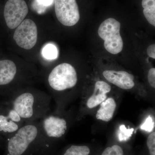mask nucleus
<instances>
[{
  "label": "nucleus",
  "mask_w": 155,
  "mask_h": 155,
  "mask_svg": "<svg viewBox=\"0 0 155 155\" xmlns=\"http://www.w3.org/2000/svg\"><path fill=\"white\" fill-rule=\"evenodd\" d=\"M54 145L44 135L38 120L25 122L4 139L3 155H54Z\"/></svg>",
  "instance_id": "nucleus-1"
},
{
  "label": "nucleus",
  "mask_w": 155,
  "mask_h": 155,
  "mask_svg": "<svg viewBox=\"0 0 155 155\" xmlns=\"http://www.w3.org/2000/svg\"><path fill=\"white\" fill-rule=\"evenodd\" d=\"M51 100V97L45 93L28 88L22 89L3 99L25 123L39 120L50 113Z\"/></svg>",
  "instance_id": "nucleus-2"
},
{
  "label": "nucleus",
  "mask_w": 155,
  "mask_h": 155,
  "mask_svg": "<svg viewBox=\"0 0 155 155\" xmlns=\"http://www.w3.org/2000/svg\"><path fill=\"white\" fill-rule=\"evenodd\" d=\"M47 81L57 104L56 111L59 112L64 93L74 88L77 84V72L71 64L63 63L52 69L48 75Z\"/></svg>",
  "instance_id": "nucleus-3"
},
{
  "label": "nucleus",
  "mask_w": 155,
  "mask_h": 155,
  "mask_svg": "<svg viewBox=\"0 0 155 155\" xmlns=\"http://www.w3.org/2000/svg\"><path fill=\"white\" fill-rule=\"evenodd\" d=\"M120 26V22L116 19L108 18L101 24L98 30L99 36L104 41V48L113 54H119L123 49Z\"/></svg>",
  "instance_id": "nucleus-4"
},
{
  "label": "nucleus",
  "mask_w": 155,
  "mask_h": 155,
  "mask_svg": "<svg viewBox=\"0 0 155 155\" xmlns=\"http://www.w3.org/2000/svg\"><path fill=\"white\" fill-rule=\"evenodd\" d=\"M40 127L48 140L54 144L57 140L62 138L68 128V120L60 115V112L48 114L38 120Z\"/></svg>",
  "instance_id": "nucleus-5"
},
{
  "label": "nucleus",
  "mask_w": 155,
  "mask_h": 155,
  "mask_svg": "<svg viewBox=\"0 0 155 155\" xmlns=\"http://www.w3.org/2000/svg\"><path fill=\"white\" fill-rule=\"evenodd\" d=\"M25 123L18 113L3 99L0 103V137L4 139L13 135Z\"/></svg>",
  "instance_id": "nucleus-6"
},
{
  "label": "nucleus",
  "mask_w": 155,
  "mask_h": 155,
  "mask_svg": "<svg viewBox=\"0 0 155 155\" xmlns=\"http://www.w3.org/2000/svg\"><path fill=\"white\" fill-rule=\"evenodd\" d=\"M55 12L63 25L72 26L77 24L80 15L76 0H55Z\"/></svg>",
  "instance_id": "nucleus-7"
},
{
  "label": "nucleus",
  "mask_w": 155,
  "mask_h": 155,
  "mask_svg": "<svg viewBox=\"0 0 155 155\" xmlns=\"http://www.w3.org/2000/svg\"><path fill=\"white\" fill-rule=\"evenodd\" d=\"M18 68L13 61H0V96L3 99L10 97L13 94L12 84L18 75Z\"/></svg>",
  "instance_id": "nucleus-8"
},
{
  "label": "nucleus",
  "mask_w": 155,
  "mask_h": 155,
  "mask_svg": "<svg viewBox=\"0 0 155 155\" xmlns=\"http://www.w3.org/2000/svg\"><path fill=\"white\" fill-rule=\"evenodd\" d=\"M14 39L19 47L30 50L36 45L38 29L36 24L30 19H24L16 28Z\"/></svg>",
  "instance_id": "nucleus-9"
},
{
  "label": "nucleus",
  "mask_w": 155,
  "mask_h": 155,
  "mask_svg": "<svg viewBox=\"0 0 155 155\" xmlns=\"http://www.w3.org/2000/svg\"><path fill=\"white\" fill-rule=\"evenodd\" d=\"M28 13V6L24 0H8L4 10L7 26L10 29L17 28Z\"/></svg>",
  "instance_id": "nucleus-10"
},
{
  "label": "nucleus",
  "mask_w": 155,
  "mask_h": 155,
  "mask_svg": "<svg viewBox=\"0 0 155 155\" xmlns=\"http://www.w3.org/2000/svg\"><path fill=\"white\" fill-rule=\"evenodd\" d=\"M103 75L110 83L122 89H130L134 86L133 75L125 71L105 70Z\"/></svg>",
  "instance_id": "nucleus-11"
},
{
  "label": "nucleus",
  "mask_w": 155,
  "mask_h": 155,
  "mask_svg": "<svg viewBox=\"0 0 155 155\" xmlns=\"http://www.w3.org/2000/svg\"><path fill=\"white\" fill-rule=\"evenodd\" d=\"M111 90L110 85L104 81H98L95 84L94 92L87 101L86 105L89 109H93L107 99V94Z\"/></svg>",
  "instance_id": "nucleus-12"
},
{
  "label": "nucleus",
  "mask_w": 155,
  "mask_h": 155,
  "mask_svg": "<svg viewBox=\"0 0 155 155\" xmlns=\"http://www.w3.org/2000/svg\"><path fill=\"white\" fill-rule=\"evenodd\" d=\"M116 104L113 98L109 97L100 104L96 117L98 120L108 122L110 121L116 110Z\"/></svg>",
  "instance_id": "nucleus-13"
},
{
  "label": "nucleus",
  "mask_w": 155,
  "mask_h": 155,
  "mask_svg": "<svg viewBox=\"0 0 155 155\" xmlns=\"http://www.w3.org/2000/svg\"><path fill=\"white\" fill-rule=\"evenodd\" d=\"M142 5L146 19L151 25L155 26V0H142Z\"/></svg>",
  "instance_id": "nucleus-14"
},
{
  "label": "nucleus",
  "mask_w": 155,
  "mask_h": 155,
  "mask_svg": "<svg viewBox=\"0 0 155 155\" xmlns=\"http://www.w3.org/2000/svg\"><path fill=\"white\" fill-rule=\"evenodd\" d=\"M90 150L86 146L72 145L67 148L62 155H88Z\"/></svg>",
  "instance_id": "nucleus-15"
},
{
  "label": "nucleus",
  "mask_w": 155,
  "mask_h": 155,
  "mask_svg": "<svg viewBox=\"0 0 155 155\" xmlns=\"http://www.w3.org/2000/svg\"><path fill=\"white\" fill-rule=\"evenodd\" d=\"M42 55L43 58L47 60H55L58 57V48L55 45L48 44L43 48Z\"/></svg>",
  "instance_id": "nucleus-16"
},
{
  "label": "nucleus",
  "mask_w": 155,
  "mask_h": 155,
  "mask_svg": "<svg viewBox=\"0 0 155 155\" xmlns=\"http://www.w3.org/2000/svg\"><path fill=\"white\" fill-rule=\"evenodd\" d=\"M101 155H124V153L121 147L115 145L105 149Z\"/></svg>",
  "instance_id": "nucleus-17"
},
{
  "label": "nucleus",
  "mask_w": 155,
  "mask_h": 155,
  "mask_svg": "<svg viewBox=\"0 0 155 155\" xmlns=\"http://www.w3.org/2000/svg\"><path fill=\"white\" fill-rule=\"evenodd\" d=\"M120 130V133L119 134V139L120 141L125 140L129 138L132 135L134 129L133 128L131 129H127L124 125H121L119 127Z\"/></svg>",
  "instance_id": "nucleus-18"
},
{
  "label": "nucleus",
  "mask_w": 155,
  "mask_h": 155,
  "mask_svg": "<svg viewBox=\"0 0 155 155\" xmlns=\"http://www.w3.org/2000/svg\"><path fill=\"white\" fill-rule=\"evenodd\" d=\"M147 146L150 155H155V132L150 134L147 139Z\"/></svg>",
  "instance_id": "nucleus-19"
},
{
  "label": "nucleus",
  "mask_w": 155,
  "mask_h": 155,
  "mask_svg": "<svg viewBox=\"0 0 155 155\" xmlns=\"http://www.w3.org/2000/svg\"><path fill=\"white\" fill-rule=\"evenodd\" d=\"M154 125V123L153 122L152 118L149 116L147 118L144 123L141 125L140 128L148 132H151L153 129Z\"/></svg>",
  "instance_id": "nucleus-20"
},
{
  "label": "nucleus",
  "mask_w": 155,
  "mask_h": 155,
  "mask_svg": "<svg viewBox=\"0 0 155 155\" xmlns=\"http://www.w3.org/2000/svg\"><path fill=\"white\" fill-rule=\"evenodd\" d=\"M148 80L152 87H155V69L151 68L149 71L148 74Z\"/></svg>",
  "instance_id": "nucleus-21"
},
{
  "label": "nucleus",
  "mask_w": 155,
  "mask_h": 155,
  "mask_svg": "<svg viewBox=\"0 0 155 155\" xmlns=\"http://www.w3.org/2000/svg\"><path fill=\"white\" fill-rule=\"evenodd\" d=\"M147 54L150 58L155 59V45L153 44L149 46L147 49Z\"/></svg>",
  "instance_id": "nucleus-22"
},
{
  "label": "nucleus",
  "mask_w": 155,
  "mask_h": 155,
  "mask_svg": "<svg viewBox=\"0 0 155 155\" xmlns=\"http://www.w3.org/2000/svg\"><path fill=\"white\" fill-rule=\"evenodd\" d=\"M54 0H36L38 5L43 7H49L52 4Z\"/></svg>",
  "instance_id": "nucleus-23"
},
{
  "label": "nucleus",
  "mask_w": 155,
  "mask_h": 155,
  "mask_svg": "<svg viewBox=\"0 0 155 155\" xmlns=\"http://www.w3.org/2000/svg\"><path fill=\"white\" fill-rule=\"evenodd\" d=\"M4 139L2 137H0V146L2 147H3V144H4Z\"/></svg>",
  "instance_id": "nucleus-24"
},
{
  "label": "nucleus",
  "mask_w": 155,
  "mask_h": 155,
  "mask_svg": "<svg viewBox=\"0 0 155 155\" xmlns=\"http://www.w3.org/2000/svg\"><path fill=\"white\" fill-rule=\"evenodd\" d=\"M3 99L2 98V97L1 96H0V103L2 102V100Z\"/></svg>",
  "instance_id": "nucleus-25"
}]
</instances>
